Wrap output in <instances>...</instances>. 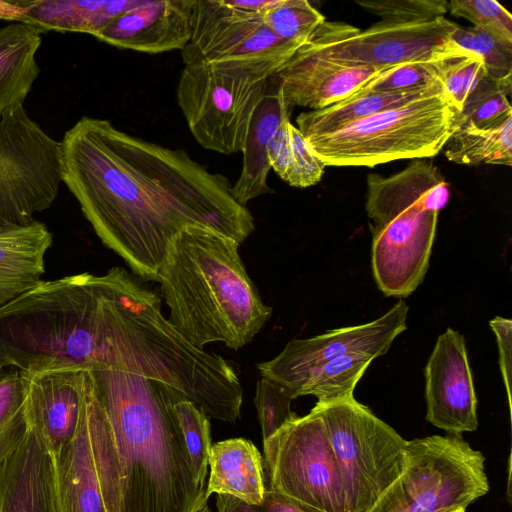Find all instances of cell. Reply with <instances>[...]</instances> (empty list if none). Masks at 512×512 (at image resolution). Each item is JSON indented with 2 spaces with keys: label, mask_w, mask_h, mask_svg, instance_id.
Returning a JSON list of instances; mask_svg holds the SVG:
<instances>
[{
  "label": "cell",
  "mask_w": 512,
  "mask_h": 512,
  "mask_svg": "<svg viewBox=\"0 0 512 512\" xmlns=\"http://www.w3.org/2000/svg\"><path fill=\"white\" fill-rule=\"evenodd\" d=\"M446 94L381 111L340 129L305 138L325 166H368L437 155L459 127Z\"/></svg>",
  "instance_id": "cell-5"
},
{
  "label": "cell",
  "mask_w": 512,
  "mask_h": 512,
  "mask_svg": "<svg viewBox=\"0 0 512 512\" xmlns=\"http://www.w3.org/2000/svg\"><path fill=\"white\" fill-rule=\"evenodd\" d=\"M61 182L60 142L23 105L0 117V232L32 223L55 201Z\"/></svg>",
  "instance_id": "cell-10"
},
{
  "label": "cell",
  "mask_w": 512,
  "mask_h": 512,
  "mask_svg": "<svg viewBox=\"0 0 512 512\" xmlns=\"http://www.w3.org/2000/svg\"><path fill=\"white\" fill-rule=\"evenodd\" d=\"M7 455V454H6ZM6 455H0V461L6 456Z\"/></svg>",
  "instance_id": "cell-42"
},
{
  "label": "cell",
  "mask_w": 512,
  "mask_h": 512,
  "mask_svg": "<svg viewBox=\"0 0 512 512\" xmlns=\"http://www.w3.org/2000/svg\"><path fill=\"white\" fill-rule=\"evenodd\" d=\"M263 464L258 449L247 439L231 438L212 444L205 499L215 493L260 504L267 488Z\"/></svg>",
  "instance_id": "cell-21"
},
{
  "label": "cell",
  "mask_w": 512,
  "mask_h": 512,
  "mask_svg": "<svg viewBox=\"0 0 512 512\" xmlns=\"http://www.w3.org/2000/svg\"><path fill=\"white\" fill-rule=\"evenodd\" d=\"M41 32L21 22L0 27V117L23 105L40 73Z\"/></svg>",
  "instance_id": "cell-23"
},
{
  "label": "cell",
  "mask_w": 512,
  "mask_h": 512,
  "mask_svg": "<svg viewBox=\"0 0 512 512\" xmlns=\"http://www.w3.org/2000/svg\"><path fill=\"white\" fill-rule=\"evenodd\" d=\"M61 145L62 182L101 242L138 277L157 281L169 246L191 227L239 244L254 230L232 184L182 149H171L84 116Z\"/></svg>",
  "instance_id": "cell-1"
},
{
  "label": "cell",
  "mask_w": 512,
  "mask_h": 512,
  "mask_svg": "<svg viewBox=\"0 0 512 512\" xmlns=\"http://www.w3.org/2000/svg\"><path fill=\"white\" fill-rule=\"evenodd\" d=\"M289 114L282 119L279 128L268 146L271 168L284 180L292 162V145L289 133Z\"/></svg>",
  "instance_id": "cell-39"
},
{
  "label": "cell",
  "mask_w": 512,
  "mask_h": 512,
  "mask_svg": "<svg viewBox=\"0 0 512 512\" xmlns=\"http://www.w3.org/2000/svg\"><path fill=\"white\" fill-rule=\"evenodd\" d=\"M485 457L461 436L433 435L407 441L397 481L368 512H451L489 491Z\"/></svg>",
  "instance_id": "cell-7"
},
{
  "label": "cell",
  "mask_w": 512,
  "mask_h": 512,
  "mask_svg": "<svg viewBox=\"0 0 512 512\" xmlns=\"http://www.w3.org/2000/svg\"><path fill=\"white\" fill-rule=\"evenodd\" d=\"M496 336L499 367L506 388L508 405L511 408V366H512V321L496 316L489 322Z\"/></svg>",
  "instance_id": "cell-38"
},
{
  "label": "cell",
  "mask_w": 512,
  "mask_h": 512,
  "mask_svg": "<svg viewBox=\"0 0 512 512\" xmlns=\"http://www.w3.org/2000/svg\"><path fill=\"white\" fill-rule=\"evenodd\" d=\"M294 399L293 393L275 380L261 376L257 381L254 404L263 441L297 417L290 407Z\"/></svg>",
  "instance_id": "cell-33"
},
{
  "label": "cell",
  "mask_w": 512,
  "mask_h": 512,
  "mask_svg": "<svg viewBox=\"0 0 512 512\" xmlns=\"http://www.w3.org/2000/svg\"><path fill=\"white\" fill-rule=\"evenodd\" d=\"M287 114H290V108L281 91L276 87L272 91L267 90L251 116L241 151V172L231 187V194L239 204L246 206L249 201L273 192L267 183L271 169L268 146Z\"/></svg>",
  "instance_id": "cell-19"
},
{
  "label": "cell",
  "mask_w": 512,
  "mask_h": 512,
  "mask_svg": "<svg viewBox=\"0 0 512 512\" xmlns=\"http://www.w3.org/2000/svg\"><path fill=\"white\" fill-rule=\"evenodd\" d=\"M274 74L265 67L230 63L185 65L177 102L196 141L224 155L241 152L251 116Z\"/></svg>",
  "instance_id": "cell-6"
},
{
  "label": "cell",
  "mask_w": 512,
  "mask_h": 512,
  "mask_svg": "<svg viewBox=\"0 0 512 512\" xmlns=\"http://www.w3.org/2000/svg\"><path fill=\"white\" fill-rule=\"evenodd\" d=\"M133 0H0V19L39 30L95 35Z\"/></svg>",
  "instance_id": "cell-18"
},
{
  "label": "cell",
  "mask_w": 512,
  "mask_h": 512,
  "mask_svg": "<svg viewBox=\"0 0 512 512\" xmlns=\"http://www.w3.org/2000/svg\"><path fill=\"white\" fill-rule=\"evenodd\" d=\"M195 0H133L94 37L121 49L145 53L183 50L191 36Z\"/></svg>",
  "instance_id": "cell-15"
},
{
  "label": "cell",
  "mask_w": 512,
  "mask_h": 512,
  "mask_svg": "<svg viewBox=\"0 0 512 512\" xmlns=\"http://www.w3.org/2000/svg\"><path fill=\"white\" fill-rule=\"evenodd\" d=\"M267 488L318 512H348L342 477L315 408L263 441Z\"/></svg>",
  "instance_id": "cell-11"
},
{
  "label": "cell",
  "mask_w": 512,
  "mask_h": 512,
  "mask_svg": "<svg viewBox=\"0 0 512 512\" xmlns=\"http://www.w3.org/2000/svg\"><path fill=\"white\" fill-rule=\"evenodd\" d=\"M172 411L198 484L205 488L212 446L210 422L205 412L192 401L179 398Z\"/></svg>",
  "instance_id": "cell-27"
},
{
  "label": "cell",
  "mask_w": 512,
  "mask_h": 512,
  "mask_svg": "<svg viewBox=\"0 0 512 512\" xmlns=\"http://www.w3.org/2000/svg\"><path fill=\"white\" fill-rule=\"evenodd\" d=\"M54 460L62 512H106L83 402L76 433Z\"/></svg>",
  "instance_id": "cell-22"
},
{
  "label": "cell",
  "mask_w": 512,
  "mask_h": 512,
  "mask_svg": "<svg viewBox=\"0 0 512 512\" xmlns=\"http://www.w3.org/2000/svg\"><path fill=\"white\" fill-rule=\"evenodd\" d=\"M452 40L462 49L482 58L487 76L511 94L512 45L505 44L476 28H458Z\"/></svg>",
  "instance_id": "cell-28"
},
{
  "label": "cell",
  "mask_w": 512,
  "mask_h": 512,
  "mask_svg": "<svg viewBox=\"0 0 512 512\" xmlns=\"http://www.w3.org/2000/svg\"><path fill=\"white\" fill-rule=\"evenodd\" d=\"M426 420L451 435L478 427L477 397L464 336L447 328L424 370Z\"/></svg>",
  "instance_id": "cell-14"
},
{
  "label": "cell",
  "mask_w": 512,
  "mask_h": 512,
  "mask_svg": "<svg viewBox=\"0 0 512 512\" xmlns=\"http://www.w3.org/2000/svg\"><path fill=\"white\" fill-rule=\"evenodd\" d=\"M435 64L446 95L454 107L461 112L467 98L487 77L482 58L469 52L464 55L446 58Z\"/></svg>",
  "instance_id": "cell-32"
},
{
  "label": "cell",
  "mask_w": 512,
  "mask_h": 512,
  "mask_svg": "<svg viewBox=\"0 0 512 512\" xmlns=\"http://www.w3.org/2000/svg\"><path fill=\"white\" fill-rule=\"evenodd\" d=\"M448 10L497 40L512 45V15L493 0H452Z\"/></svg>",
  "instance_id": "cell-34"
},
{
  "label": "cell",
  "mask_w": 512,
  "mask_h": 512,
  "mask_svg": "<svg viewBox=\"0 0 512 512\" xmlns=\"http://www.w3.org/2000/svg\"><path fill=\"white\" fill-rule=\"evenodd\" d=\"M193 512H211V510L209 509L207 503H205L198 507L197 509H195Z\"/></svg>",
  "instance_id": "cell-40"
},
{
  "label": "cell",
  "mask_w": 512,
  "mask_h": 512,
  "mask_svg": "<svg viewBox=\"0 0 512 512\" xmlns=\"http://www.w3.org/2000/svg\"><path fill=\"white\" fill-rule=\"evenodd\" d=\"M440 94H446L443 84L420 91L353 94L326 108L299 114L296 124L304 138L322 135L381 111Z\"/></svg>",
  "instance_id": "cell-24"
},
{
  "label": "cell",
  "mask_w": 512,
  "mask_h": 512,
  "mask_svg": "<svg viewBox=\"0 0 512 512\" xmlns=\"http://www.w3.org/2000/svg\"><path fill=\"white\" fill-rule=\"evenodd\" d=\"M216 507L218 512H318L268 488L260 504H247L230 496L217 495Z\"/></svg>",
  "instance_id": "cell-37"
},
{
  "label": "cell",
  "mask_w": 512,
  "mask_h": 512,
  "mask_svg": "<svg viewBox=\"0 0 512 512\" xmlns=\"http://www.w3.org/2000/svg\"><path fill=\"white\" fill-rule=\"evenodd\" d=\"M262 19L282 39L302 45L325 22L324 16L306 0H276L262 13Z\"/></svg>",
  "instance_id": "cell-29"
},
{
  "label": "cell",
  "mask_w": 512,
  "mask_h": 512,
  "mask_svg": "<svg viewBox=\"0 0 512 512\" xmlns=\"http://www.w3.org/2000/svg\"><path fill=\"white\" fill-rule=\"evenodd\" d=\"M25 386L20 372L0 376V455L9 453L27 428Z\"/></svg>",
  "instance_id": "cell-30"
},
{
  "label": "cell",
  "mask_w": 512,
  "mask_h": 512,
  "mask_svg": "<svg viewBox=\"0 0 512 512\" xmlns=\"http://www.w3.org/2000/svg\"><path fill=\"white\" fill-rule=\"evenodd\" d=\"M302 46L274 33L262 13L241 9L228 0H195L191 36L182 50L185 65L230 63L280 70Z\"/></svg>",
  "instance_id": "cell-12"
},
{
  "label": "cell",
  "mask_w": 512,
  "mask_h": 512,
  "mask_svg": "<svg viewBox=\"0 0 512 512\" xmlns=\"http://www.w3.org/2000/svg\"><path fill=\"white\" fill-rule=\"evenodd\" d=\"M363 9L392 22H422L443 16L448 11L444 0L357 1Z\"/></svg>",
  "instance_id": "cell-35"
},
{
  "label": "cell",
  "mask_w": 512,
  "mask_h": 512,
  "mask_svg": "<svg viewBox=\"0 0 512 512\" xmlns=\"http://www.w3.org/2000/svg\"><path fill=\"white\" fill-rule=\"evenodd\" d=\"M408 306L403 300L385 314L364 324L347 326L304 339L290 340L271 360L257 364L263 377L295 391L314 368L351 352L383 356L397 336L407 328Z\"/></svg>",
  "instance_id": "cell-13"
},
{
  "label": "cell",
  "mask_w": 512,
  "mask_h": 512,
  "mask_svg": "<svg viewBox=\"0 0 512 512\" xmlns=\"http://www.w3.org/2000/svg\"><path fill=\"white\" fill-rule=\"evenodd\" d=\"M375 358L369 353L351 352L326 362L304 377L296 397L312 395L320 403L353 397L356 384Z\"/></svg>",
  "instance_id": "cell-26"
},
{
  "label": "cell",
  "mask_w": 512,
  "mask_h": 512,
  "mask_svg": "<svg viewBox=\"0 0 512 512\" xmlns=\"http://www.w3.org/2000/svg\"><path fill=\"white\" fill-rule=\"evenodd\" d=\"M20 374L25 386L26 422L57 454L78 427L83 371L50 369Z\"/></svg>",
  "instance_id": "cell-16"
},
{
  "label": "cell",
  "mask_w": 512,
  "mask_h": 512,
  "mask_svg": "<svg viewBox=\"0 0 512 512\" xmlns=\"http://www.w3.org/2000/svg\"><path fill=\"white\" fill-rule=\"evenodd\" d=\"M240 244L206 227L179 233L168 248L158 282L169 322L193 346L222 342L237 350L272 314L239 255Z\"/></svg>",
  "instance_id": "cell-3"
},
{
  "label": "cell",
  "mask_w": 512,
  "mask_h": 512,
  "mask_svg": "<svg viewBox=\"0 0 512 512\" xmlns=\"http://www.w3.org/2000/svg\"><path fill=\"white\" fill-rule=\"evenodd\" d=\"M289 133L292 162L284 181L298 188L315 185L321 180L325 165L313 154L302 133L291 122Z\"/></svg>",
  "instance_id": "cell-36"
},
{
  "label": "cell",
  "mask_w": 512,
  "mask_h": 512,
  "mask_svg": "<svg viewBox=\"0 0 512 512\" xmlns=\"http://www.w3.org/2000/svg\"><path fill=\"white\" fill-rule=\"evenodd\" d=\"M449 184L431 162L414 159L389 176H367L366 212L372 233V271L386 296L405 298L429 267L439 212Z\"/></svg>",
  "instance_id": "cell-4"
},
{
  "label": "cell",
  "mask_w": 512,
  "mask_h": 512,
  "mask_svg": "<svg viewBox=\"0 0 512 512\" xmlns=\"http://www.w3.org/2000/svg\"><path fill=\"white\" fill-rule=\"evenodd\" d=\"M451 512H465V509H458V510L451 511Z\"/></svg>",
  "instance_id": "cell-41"
},
{
  "label": "cell",
  "mask_w": 512,
  "mask_h": 512,
  "mask_svg": "<svg viewBox=\"0 0 512 512\" xmlns=\"http://www.w3.org/2000/svg\"><path fill=\"white\" fill-rule=\"evenodd\" d=\"M387 68L340 65L296 51L270 82L289 108L319 110L353 95Z\"/></svg>",
  "instance_id": "cell-17"
},
{
  "label": "cell",
  "mask_w": 512,
  "mask_h": 512,
  "mask_svg": "<svg viewBox=\"0 0 512 512\" xmlns=\"http://www.w3.org/2000/svg\"><path fill=\"white\" fill-rule=\"evenodd\" d=\"M141 376L83 371L82 402L106 512H193L207 503L172 406Z\"/></svg>",
  "instance_id": "cell-2"
},
{
  "label": "cell",
  "mask_w": 512,
  "mask_h": 512,
  "mask_svg": "<svg viewBox=\"0 0 512 512\" xmlns=\"http://www.w3.org/2000/svg\"><path fill=\"white\" fill-rule=\"evenodd\" d=\"M52 240L46 225L37 220L0 232V307L43 281Z\"/></svg>",
  "instance_id": "cell-20"
},
{
  "label": "cell",
  "mask_w": 512,
  "mask_h": 512,
  "mask_svg": "<svg viewBox=\"0 0 512 512\" xmlns=\"http://www.w3.org/2000/svg\"><path fill=\"white\" fill-rule=\"evenodd\" d=\"M445 156L458 164L512 165V114L500 121L475 127L463 124L447 141Z\"/></svg>",
  "instance_id": "cell-25"
},
{
  "label": "cell",
  "mask_w": 512,
  "mask_h": 512,
  "mask_svg": "<svg viewBox=\"0 0 512 512\" xmlns=\"http://www.w3.org/2000/svg\"><path fill=\"white\" fill-rule=\"evenodd\" d=\"M458 26L444 16L422 22L382 20L365 30L324 22L297 51L347 66L437 63L469 53L452 40Z\"/></svg>",
  "instance_id": "cell-9"
},
{
  "label": "cell",
  "mask_w": 512,
  "mask_h": 512,
  "mask_svg": "<svg viewBox=\"0 0 512 512\" xmlns=\"http://www.w3.org/2000/svg\"><path fill=\"white\" fill-rule=\"evenodd\" d=\"M440 84L435 63H405L385 69L354 94L420 91Z\"/></svg>",
  "instance_id": "cell-31"
},
{
  "label": "cell",
  "mask_w": 512,
  "mask_h": 512,
  "mask_svg": "<svg viewBox=\"0 0 512 512\" xmlns=\"http://www.w3.org/2000/svg\"><path fill=\"white\" fill-rule=\"evenodd\" d=\"M313 408L338 462L348 512H368L402 474L407 440L354 396Z\"/></svg>",
  "instance_id": "cell-8"
}]
</instances>
